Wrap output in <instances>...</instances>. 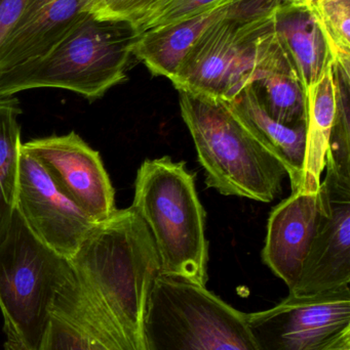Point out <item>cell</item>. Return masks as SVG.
Instances as JSON below:
<instances>
[{"label":"cell","instance_id":"obj_1","mask_svg":"<svg viewBox=\"0 0 350 350\" xmlns=\"http://www.w3.org/2000/svg\"><path fill=\"white\" fill-rule=\"evenodd\" d=\"M78 281L133 350H147L146 312L160 275L149 228L129 207L97 222L69 259Z\"/></svg>","mask_w":350,"mask_h":350},{"label":"cell","instance_id":"obj_2","mask_svg":"<svg viewBox=\"0 0 350 350\" xmlns=\"http://www.w3.org/2000/svg\"><path fill=\"white\" fill-rule=\"evenodd\" d=\"M195 175L170 157L140 166L132 208L149 228L160 261V275L205 287L209 247L205 212Z\"/></svg>","mask_w":350,"mask_h":350},{"label":"cell","instance_id":"obj_3","mask_svg":"<svg viewBox=\"0 0 350 350\" xmlns=\"http://www.w3.org/2000/svg\"><path fill=\"white\" fill-rule=\"evenodd\" d=\"M139 34L129 24L88 14L45 57L0 75V96L35 88H61L88 100L125 81Z\"/></svg>","mask_w":350,"mask_h":350},{"label":"cell","instance_id":"obj_4","mask_svg":"<svg viewBox=\"0 0 350 350\" xmlns=\"http://www.w3.org/2000/svg\"><path fill=\"white\" fill-rule=\"evenodd\" d=\"M179 104L208 187L222 195L264 203L281 193L288 176L285 168L242 126L224 100L180 90Z\"/></svg>","mask_w":350,"mask_h":350},{"label":"cell","instance_id":"obj_5","mask_svg":"<svg viewBox=\"0 0 350 350\" xmlns=\"http://www.w3.org/2000/svg\"><path fill=\"white\" fill-rule=\"evenodd\" d=\"M73 275L69 259L43 244L16 210L0 241L4 349H38L55 294Z\"/></svg>","mask_w":350,"mask_h":350},{"label":"cell","instance_id":"obj_6","mask_svg":"<svg viewBox=\"0 0 350 350\" xmlns=\"http://www.w3.org/2000/svg\"><path fill=\"white\" fill-rule=\"evenodd\" d=\"M147 350H259L247 314L203 286L158 275L146 312Z\"/></svg>","mask_w":350,"mask_h":350},{"label":"cell","instance_id":"obj_7","mask_svg":"<svg viewBox=\"0 0 350 350\" xmlns=\"http://www.w3.org/2000/svg\"><path fill=\"white\" fill-rule=\"evenodd\" d=\"M277 0H236L203 33L171 79L178 92L227 100L251 83L258 39L273 23Z\"/></svg>","mask_w":350,"mask_h":350},{"label":"cell","instance_id":"obj_8","mask_svg":"<svg viewBox=\"0 0 350 350\" xmlns=\"http://www.w3.org/2000/svg\"><path fill=\"white\" fill-rule=\"evenodd\" d=\"M259 350H350V288L289 294L277 306L247 314Z\"/></svg>","mask_w":350,"mask_h":350},{"label":"cell","instance_id":"obj_9","mask_svg":"<svg viewBox=\"0 0 350 350\" xmlns=\"http://www.w3.org/2000/svg\"><path fill=\"white\" fill-rule=\"evenodd\" d=\"M16 210L43 244L68 259L97 224L22 148Z\"/></svg>","mask_w":350,"mask_h":350},{"label":"cell","instance_id":"obj_10","mask_svg":"<svg viewBox=\"0 0 350 350\" xmlns=\"http://www.w3.org/2000/svg\"><path fill=\"white\" fill-rule=\"evenodd\" d=\"M320 219L297 283L290 294L318 295L350 284V180L327 168Z\"/></svg>","mask_w":350,"mask_h":350},{"label":"cell","instance_id":"obj_11","mask_svg":"<svg viewBox=\"0 0 350 350\" xmlns=\"http://www.w3.org/2000/svg\"><path fill=\"white\" fill-rule=\"evenodd\" d=\"M22 149L95 221L106 219L116 210L114 189L100 154L75 133L32 139L22 144Z\"/></svg>","mask_w":350,"mask_h":350},{"label":"cell","instance_id":"obj_12","mask_svg":"<svg viewBox=\"0 0 350 350\" xmlns=\"http://www.w3.org/2000/svg\"><path fill=\"white\" fill-rule=\"evenodd\" d=\"M37 350H133L74 273L55 294Z\"/></svg>","mask_w":350,"mask_h":350},{"label":"cell","instance_id":"obj_13","mask_svg":"<svg viewBox=\"0 0 350 350\" xmlns=\"http://www.w3.org/2000/svg\"><path fill=\"white\" fill-rule=\"evenodd\" d=\"M318 191H298L275 206L269 216L263 262L289 290L299 279L320 219Z\"/></svg>","mask_w":350,"mask_h":350},{"label":"cell","instance_id":"obj_14","mask_svg":"<svg viewBox=\"0 0 350 350\" xmlns=\"http://www.w3.org/2000/svg\"><path fill=\"white\" fill-rule=\"evenodd\" d=\"M90 0H35L0 45V75L53 51L88 14Z\"/></svg>","mask_w":350,"mask_h":350},{"label":"cell","instance_id":"obj_15","mask_svg":"<svg viewBox=\"0 0 350 350\" xmlns=\"http://www.w3.org/2000/svg\"><path fill=\"white\" fill-rule=\"evenodd\" d=\"M251 83L273 119L286 124L306 122L308 92L275 33L273 21L259 37Z\"/></svg>","mask_w":350,"mask_h":350},{"label":"cell","instance_id":"obj_16","mask_svg":"<svg viewBox=\"0 0 350 350\" xmlns=\"http://www.w3.org/2000/svg\"><path fill=\"white\" fill-rule=\"evenodd\" d=\"M225 103L242 126L284 166L292 193L299 191L305 160L306 122L286 124L273 119L252 83Z\"/></svg>","mask_w":350,"mask_h":350},{"label":"cell","instance_id":"obj_17","mask_svg":"<svg viewBox=\"0 0 350 350\" xmlns=\"http://www.w3.org/2000/svg\"><path fill=\"white\" fill-rule=\"evenodd\" d=\"M236 1L228 0L195 18L142 33L134 45V57L142 62L153 75L172 79L199 37L211 25L225 16Z\"/></svg>","mask_w":350,"mask_h":350},{"label":"cell","instance_id":"obj_18","mask_svg":"<svg viewBox=\"0 0 350 350\" xmlns=\"http://www.w3.org/2000/svg\"><path fill=\"white\" fill-rule=\"evenodd\" d=\"M273 28L308 92L333 61L318 23L306 6L279 3L273 12Z\"/></svg>","mask_w":350,"mask_h":350},{"label":"cell","instance_id":"obj_19","mask_svg":"<svg viewBox=\"0 0 350 350\" xmlns=\"http://www.w3.org/2000/svg\"><path fill=\"white\" fill-rule=\"evenodd\" d=\"M332 65V63H331ZM308 90L306 149L302 191H318L321 176L326 168V157L335 113V86L332 67Z\"/></svg>","mask_w":350,"mask_h":350},{"label":"cell","instance_id":"obj_20","mask_svg":"<svg viewBox=\"0 0 350 350\" xmlns=\"http://www.w3.org/2000/svg\"><path fill=\"white\" fill-rule=\"evenodd\" d=\"M22 114L16 96H0V241L8 232L16 211L20 168Z\"/></svg>","mask_w":350,"mask_h":350},{"label":"cell","instance_id":"obj_21","mask_svg":"<svg viewBox=\"0 0 350 350\" xmlns=\"http://www.w3.org/2000/svg\"><path fill=\"white\" fill-rule=\"evenodd\" d=\"M335 113L326 168L350 180V63L333 59Z\"/></svg>","mask_w":350,"mask_h":350},{"label":"cell","instance_id":"obj_22","mask_svg":"<svg viewBox=\"0 0 350 350\" xmlns=\"http://www.w3.org/2000/svg\"><path fill=\"white\" fill-rule=\"evenodd\" d=\"M308 10L326 38L333 59L350 63V0H314Z\"/></svg>","mask_w":350,"mask_h":350},{"label":"cell","instance_id":"obj_23","mask_svg":"<svg viewBox=\"0 0 350 350\" xmlns=\"http://www.w3.org/2000/svg\"><path fill=\"white\" fill-rule=\"evenodd\" d=\"M228 0H170L150 14L136 28L138 34L176 24L188 18L205 14Z\"/></svg>","mask_w":350,"mask_h":350},{"label":"cell","instance_id":"obj_24","mask_svg":"<svg viewBox=\"0 0 350 350\" xmlns=\"http://www.w3.org/2000/svg\"><path fill=\"white\" fill-rule=\"evenodd\" d=\"M158 2L160 0H90L88 12L99 20L127 23L136 29Z\"/></svg>","mask_w":350,"mask_h":350},{"label":"cell","instance_id":"obj_25","mask_svg":"<svg viewBox=\"0 0 350 350\" xmlns=\"http://www.w3.org/2000/svg\"><path fill=\"white\" fill-rule=\"evenodd\" d=\"M35 0H0V45L28 14Z\"/></svg>","mask_w":350,"mask_h":350},{"label":"cell","instance_id":"obj_26","mask_svg":"<svg viewBox=\"0 0 350 350\" xmlns=\"http://www.w3.org/2000/svg\"><path fill=\"white\" fill-rule=\"evenodd\" d=\"M281 3L292 4V5L308 6L310 5L314 0H277Z\"/></svg>","mask_w":350,"mask_h":350}]
</instances>
